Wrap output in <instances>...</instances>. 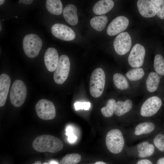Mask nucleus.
Masks as SVG:
<instances>
[{
  "label": "nucleus",
  "instance_id": "f257e3e1",
  "mask_svg": "<svg viewBox=\"0 0 164 164\" xmlns=\"http://www.w3.org/2000/svg\"><path fill=\"white\" fill-rule=\"evenodd\" d=\"M32 146L36 151L40 152L56 153L63 148V142L53 136L44 135L38 136L33 141Z\"/></svg>",
  "mask_w": 164,
  "mask_h": 164
},
{
  "label": "nucleus",
  "instance_id": "f03ea898",
  "mask_svg": "<svg viewBox=\"0 0 164 164\" xmlns=\"http://www.w3.org/2000/svg\"><path fill=\"white\" fill-rule=\"evenodd\" d=\"M105 83V75L102 69L98 68L92 73L90 82V91L91 96L97 98L103 93Z\"/></svg>",
  "mask_w": 164,
  "mask_h": 164
},
{
  "label": "nucleus",
  "instance_id": "7ed1b4c3",
  "mask_svg": "<svg viewBox=\"0 0 164 164\" xmlns=\"http://www.w3.org/2000/svg\"><path fill=\"white\" fill-rule=\"evenodd\" d=\"M105 142L106 147L111 153L117 154L121 152L124 145V140L121 132L115 129L110 131L107 134Z\"/></svg>",
  "mask_w": 164,
  "mask_h": 164
},
{
  "label": "nucleus",
  "instance_id": "20e7f679",
  "mask_svg": "<svg viewBox=\"0 0 164 164\" xmlns=\"http://www.w3.org/2000/svg\"><path fill=\"white\" fill-rule=\"evenodd\" d=\"M42 41L37 35L31 34L25 36L23 40V47L26 55L33 58L39 54L42 48Z\"/></svg>",
  "mask_w": 164,
  "mask_h": 164
},
{
  "label": "nucleus",
  "instance_id": "39448f33",
  "mask_svg": "<svg viewBox=\"0 0 164 164\" xmlns=\"http://www.w3.org/2000/svg\"><path fill=\"white\" fill-rule=\"evenodd\" d=\"M26 86L22 80H15L13 83L10 93V99L12 104L18 107L24 103L27 94Z\"/></svg>",
  "mask_w": 164,
  "mask_h": 164
},
{
  "label": "nucleus",
  "instance_id": "423d86ee",
  "mask_svg": "<svg viewBox=\"0 0 164 164\" xmlns=\"http://www.w3.org/2000/svg\"><path fill=\"white\" fill-rule=\"evenodd\" d=\"M70 67L69 57L66 55H61L54 73L53 78L56 83L62 84L66 81L69 74Z\"/></svg>",
  "mask_w": 164,
  "mask_h": 164
},
{
  "label": "nucleus",
  "instance_id": "0eeeda50",
  "mask_svg": "<svg viewBox=\"0 0 164 164\" xmlns=\"http://www.w3.org/2000/svg\"><path fill=\"white\" fill-rule=\"evenodd\" d=\"M35 110L38 117L42 119L52 120L55 117V106L52 102L47 100H39L35 106Z\"/></svg>",
  "mask_w": 164,
  "mask_h": 164
},
{
  "label": "nucleus",
  "instance_id": "6e6552de",
  "mask_svg": "<svg viewBox=\"0 0 164 164\" xmlns=\"http://www.w3.org/2000/svg\"><path fill=\"white\" fill-rule=\"evenodd\" d=\"M113 46L118 54L123 55L127 53L132 46L131 39L129 33L124 32L118 34L114 41Z\"/></svg>",
  "mask_w": 164,
  "mask_h": 164
},
{
  "label": "nucleus",
  "instance_id": "1a4fd4ad",
  "mask_svg": "<svg viewBox=\"0 0 164 164\" xmlns=\"http://www.w3.org/2000/svg\"><path fill=\"white\" fill-rule=\"evenodd\" d=\"M162 105L161 99L157 96H152L147 99L142 104L140 114L144 117L152 116L156 113Z\"/></svg>",
  "mask_w": 164,
  "mask_h": 164
},
{
  "label": "nucleus",
  "instance_id": "9d476101",
  "mask_svg": "<svg viewBox=\"0 0 164 164\" xmlns=\"http://www.w3.org/2000/svg\"><path fill=\"white\" fill-rule=\"evenodd\" d=\"M145 54V47L139 43L135 44L132 47L128 57V61L130 66L138 68L143 64Z\"/></svg>",
  "mask_w": 164,
  "mask_h": 164
},
{
  "label": "nucleus",
  "instance_id": "9b49d317",
  "mask_svg": "<svg viewBox=\"0 0 164 164\" xmlns=\"http://www.w3.org/2000/svg\"><path fill=\"white\" fill-rule=\"evenodd\" d=\"M51 31L53 35L60 39L71 41L75 38L76 34L74 31L68 26L60 23L52 26Z\"/></svg>",
  "mask_w": 164,
  "mask_h": 164
},
{
  "label": "nucleus",
  "instance_id": "f8f14e48",
  "mask_svg": "<svg viewBox=\"0 0 164 164\" xmlns=\"http://www.w3.org/2000/svg\"><path fill=\"white\" fill-rule=\"evenodd\" d=\"M128 19L120 16L114 19L108 25L107 32L110 36H114L125 30L129 25Z\"/></svg>",
  "mask_w": 164,
  "mask_h": 164
},
{
  "label": "nucleus",
  "instance_id": "ddd939ff",
  "mask_svg": "<svg viewBox=\"0 0 164 164\" xmlns=\"http://www.w3.org/2000/svg\"><path fill=\"white\" fill-rule=\"evenodd\" d=\"M59 57L57 50L53 47L49 48L44 56V61L46 67L50 72L55 70L59 61Z\"/></svg>",
  "mask_w": 164,
  "mask_h": 164
},
{
  "label": "nucleus",
  "instance_id": "4468645a",
  "mask_svg": "<svg viewBox=\"0 0 164 164\" xmlns=\"http://www.w3.org/2000/svg\"><path fill=\"white\" fill-rule=\"evenodd\" d=\"M137 4L139 12L143 17H152L156 14L155 7L150 0H138Z\"/></svg>",
  "mask_w": 164,
  "mask_h": 164
},
{
  "label": "nucleus",
  "instance_id": "2eb2a0df",
  "mask_svg": "<svg viewBox=\"0 0 164 164\" xmlns=\"http://www.w3.org/2000/svg\"><path fill=\"white\" fill-rule=\"evenodd\" d=\"M11 80L9 76L5 73L0 76V106L5 104L10 85Z\"/></svg>",
  "mask_w": 164,
  "mask_h": 164
},
{
  "label": "nucleus",
  "instance_id": "dca6fc26",
  "mask_svg": "<svg viewBox=\"0 0 164 164\" xmlns=\"http://www.w3.org/2000/svg\"><path fill=\"white\" fill-rule=\"evenodd\" d=\"M63 14L65 20L70 25L74 26L77 23V9L73 5L70 4L66 6L63 10Z\"/></svg>",
  "mask_w": 164,
  "mask_h": 164
},
{
  "label": "nucleus",
  "instance_id": "f3484780",
  "mask_svg": "<svg viewBox=\"0 0 164 164\" xmlns=\"http://www.w3.org/2000/svg\"><path fill=\"white\" fill-rule=\"evenodd\" d=\"M114 5V2L112 0H100L94 5L93 11L97 15H103L110 11L113 7Z\"/></svg>",
  "mask_w": 164,
  "mask_h": 164
},
{
  "label": "nucleus",
  "instance_id": "a211bd4d",
  "mask_svg": "<svg viewBox=\"0 0 164 164\" xmlns=\"http://www.w3.org/2000/svg\"><path fill=\"white\" fill-rule=\"evenodd\" d=\"M132 106V102L129 99L126 100L124 102L118 101L115 104L114 113L117 116H122L129 111Z\"/></svg>",
  "mask_w": 164,
  "mask_h": 164
},
{
  "label": "nucleus",
  "instance_id": "6ab92c4d",
  "mask_svg": "<svg viewBox=\"0 0 164 164\" xmlns=\"http://www.w3.org/2000/svg\"><path fill=\"white\" fill-rule=\"evenodd\" d=\"M160 81L159 77L156 73H150L145 82L147 90L150 92L155 91L158 89Z\"/></svg>",
  "mask_w": 164,
  "mask_h": 164
},
{
  "label": "nucleus",
  "instance_id": "aec40b11",
  "mask_svg": "<svg viewBox=\"0 0 164 164\" xmlns=\"http://www.w3.org/2000/svg\"><path fill=\"white\" fill-rule=\"evenodd\" d=\"M137 148L138 156L140 157L149 156L153 154L155 150L154 145L146 141L139 144Z\"/></svg>",
  "mask_w": 164,
  "mask_h": 164
},
{
  "label": "nucleus",
  "instance_id": "412c9836",
  "mask_svg": "<svg viewBox=\"0 0 164 164\" xmlns=\"http://www.w3.org/2000/svg\"><path fill=\"white\" fill-rule=\"evenodd\" d=\"M46 6L47 10L51 14L59 15L63 11V5L60 0H47Z\"/></svg>",
  "mask_w": 164,
  "mask_h": 164
},
{
  "label": "nucleus",
  "instance_id": "4be33fe9",
  "mask_svg": "<svg viewBox=\"0 0 164 164\" xmlns=\"http://www.w3.org/2000/svg\"><path fill=\"white\" fill-rule=\"evenodd\" d=\"M108 18L105 15L94 16L92 18L90 23L91 27L98 31L103 30L105 27Z\"/></svg>",
  "mask_w": 164,
  "mask_h": 164
},
{
  "label": "nucleus",
  "instance_id": "5701e85b",
  "mask_svg": "<svg viewBox=\"0 0 164 164\" xmlns=\"http://www.w3.org/2000/svg\"><path fill=\"white\" fill-rule=\"evenodd\" d=\"M155 128V125L151 122H144L138 124L136 127L135 134L139 135L143 134L149 133L152 132Z\"/></svg>",
  "mask_w": 164,
  "mask_h": 164
},
{
  "label": "nucleus",
  "instance_id": "b1692460",
  "mask_svg": "<svg viewBox=\"0 0 164 164\" xmlns=\"http://www.w3.org/2000/svg\"><path fill=\"white\" fill-rule=\"evenodd\" d=\"M113 81L116 87L120 90L127 89L129 83L125 76L120 73H116L113 76Z\"/></svg>",
  "mask_w": 164,
  "mask_h": 164
},
{
  "label": "nucleus",
  "instance_id": "393cba45",
  "mask_svg": "<svg viewBox=\"0 0 164 164\" xmlns=\"http://www.w3.org/2000/svg\"><path fill=\"white\" fill-rule=\"evenodd\" d=\"M145 74L144 70L142 68H136L128 71L126 76L130 81H133L142 79Z\"/></svg>",
  "mask_w": 164,
  "mask_h": 164
},
{
  "label": "nucleus",
  "instance_id": "a878e982",
  "mask_svg": "<svg viewBox=\"0 0 164 164\" xmlns=\"http://www.w3.org/2000/svg\"><path fill=\"white\" fill-rule=\"evenodd\" d=\"M154 67L158 74L162 76H164V59L161 55L157 54L155 56Z\"/></svg>",
  "mask_w": 164,
  "mask_h": 164
},
{
  "label": "nucleus",
  "instance_id": "bb28decb",
  "mask_svg": "<svg viewBox=\"0 0 164 164\" xmlns=\"http://www.w3.org/2000/svg\"><path fill=\"white\" fill-rule=\"evenodd\" d=\"M80 155L77 153H73L67 154L61 159L60 164H76L81 160Z\"/></svg>",
  "mask_w": 164,
  "mask_h": 164
},
{
  "label": "nucleus",
  "instance_id": "cd10ccee",
  "mask_svg": "<svg viewBox=\"0 0 164 164\" xmlns=\"http://www.w3.org/2000/svg\"><path fill=\"white\" fill-rule=\"evenodd\" d=\"M116 103L114 99H110L107 101L106 106L101 108V112L104 117H110L113 115Z\"/></svg>",
  "mask_w": 164,
  "mask_h": 164
},
{
  "label": "nucleus",
  "instance_id": "c85d7f7f",
  "mask_svg": "<svg viewBox=\"0 0 164 164\" xmlns=\"http://www.w3.org/2000/svg\"><path fill=\"white\" fill-rule=\"evenodd\" d=\"M150 1L155 7L156 13L157 16L161 19H164V0Z\"/></svg>",
  "mask_w": 164,
  "mask_h": 164
},
{
  "label": "nucleus",
  "instance_id": "c756f323",
  "mask_svg": "<svg viewBox=\"0 0 164 164\" xmlns=\"http://www.w3.org/2000/svg\"><path fill=\"white\" fill-rule=\"evenodd\" d=\"M155 146L160 151L164 152V135L161 134L157 135L153 140Z\"/></svg>",
  "mask_w": 164,
  "mask_h": 164
},
{
  "label": "nucleus",
  "instance_id": "7c9ffc66",
  "mask_svg": "<svg viewBox=\"0 0 164 164\" xmlns=\"http://www.w3.org/2000/svg\"><path fill=\"white\" fill-rule=\"evenodd\" d=\"M74 106L76 110L80 109L82 110L84 109L85 110H87L89 109L90 107V103L89 102H78L74 104Z\"/></svg>",
  "mask_w": 164,
  "mask_h": 164
},
{
  "label": "nucleus",
  "instance_id": "2f4dec72",
  "mask_svg": "<svg viewBox=\"0 0 164 164\" xmlns=\"http://www.w3.org/2000/svg\"><path fill=\"white\" fill-rule=\"evenodd\" d=\"M65 134L68 136V140L70 143H73L75 142L77 139V137L71 132L67 133H65Z\"/></svg>",
  "mask_w": 164,
  "mask_h": 164
},
{
  "label": "nucleus",
  "instance_id": "473e14b6",
  "mask_svg": "<svg viewBox=\"0 0 164 164\" xmlns=\"http://www.w3.org/2000/svg\"><path fill=\"white\" fill-rule=\"evenodd\" d=\"M136 164H152V163L149 160L144 159L139 160Z\"/></svg>",
  "mask_w": 164,
  "mask_h": 164
},
{
  "label": "nucleus",
  "instance_id": "72a5a7b5",
  "mask_svg": "<svg viewBox=\"0 0 164 164\" xmlns=\"http://www.w3.org/2000/svg\"><path fill=\"white\" fill-rule=\"evenodd\" d=\"M156 164H164V157L159 159Z\"/></svg>",
  "mask_w": 164,
  "mask_h": 164
},
{
  "label": "nucleus",
  "instance_id": "f704fd0d",
  "mask_svg": "<svg viewBox=\"0 0 164 164\" xmlns=\"http://www.w3.org/2000/svg\"><path fill=\"white\" fill-rule=\"evenodd\" d=\"M33 2L32 0H23L22 1V3L25 4H30Z\"/></svg>",
  "mask_w": 164,
  "mask_h": 164
},
{
  "label": "nucleus",
  "instance_id": "c9c22d12",
  "mask_svg": "<svg viewBox=\"0 0 164 164\" xmlns=\"http://www.w3.org/2000/svg\"><path fill=\"white\" fill-rule=\"evenodd\" d=\"M94 164H106L105 162L102 161H98L96 162Z\"/></svg>",
  "mask_w": 164,
  "mask_h": 164
},
{
  "label": "nucleus",
  "instance_id": "e433bc0d",
  "mask_svg": "<svg viewBox=\"0 0 164 164\" xmlns=\"http://www.w3.org/2000/svg\"><path fill=\"white\" fill-rule=\"evenodd\" d=\"M49 163L50 164H58L56 162L54 161H51Z\"/></svg>",
  "mask_w": 164,
  "mask_h": 164
},
{
  "label": "nucleus",
  "instance_id": "4c0bfd02",
  "mask_svg": "<svg viewBox=\"0 0 164 164\" xmlns=\"http://www.w3.org/2000/svg\"><path fill=\"white\" fill-rule=\"evenodd\" d=\"M32 164H42L41 162L39 161H37Z\"/></svg>",
  "mask_w": 164,
  "mask_h": 164
},
{
  "label": "nucleus",
  "instance_id": "58836bf2",
  "mask_svg": "<svg viewBox=\"0 0 164 164\" xmlns=\"http://www.w3.org/2000/svg\"><path fill=\"white\" fill-rule=\"evenodd\" d=\"M4 2H5L4 0H0V5H2L4 3Z\"/></svg>",
  "mask_w": 164,
  "mask_h": 164
},
{
  "label": "nucleus",
  "instance_id": "ea45409f",
  "mask_svg": "<svg viewBox=\"0 0 164 164\" xmlns=\"http://www.w3.org/2000/svg\"><path fill=\"white\" fill-rule=\"evenodd\" d=\"M22 1L23 0H19V4H20L22 2Z\"/></svg>",
  "mask_w": 164,
  "mask_h": 164
},
{
  "label": "nucleus",
  "instance_id": "a19ab883",
  "mask_svg": "<svg viewBox=\"0 0 164 164\" xmlns=\"http://www.w3.org/2000/svg\"><path fill=\"white\" fill-rule=\"evenodd\" d=\"M43 164H50L49 163H48L46 162H44L43 163Z\"/></svg>",
  "mask_w": 164,
  "mask_h": 164
},
{
  "label": "nucleus",
  "instance_id": "79ce46f5",
  "mask_svg": "<svg viewBox=\"0 0 164 164\" xmlns=\"http://www.w3.org/2000/svg\"><path fill=\"white\" fill-rule=\"evenodd\" d=\"M0 31H1L2 30V26H1V25L0 24Z\"/></svg>",
  "mask_w": 164,
  "mask_h": 164
},
{
  "label": "nucleus",
  "instance_id": "37998d69",
  "mask_svg": "<svg viewBox=\"0 0 164 164\" xmlns=\"http://www.w3.org/2000/svg\"><path fill=\"white\" fill-rule=\"evenodd\" d=\"M15 17H16V18H17V16H15Z\"/></svg>",
  "mask_w": 164,
  "mask_h": 164
}]
</instances>
